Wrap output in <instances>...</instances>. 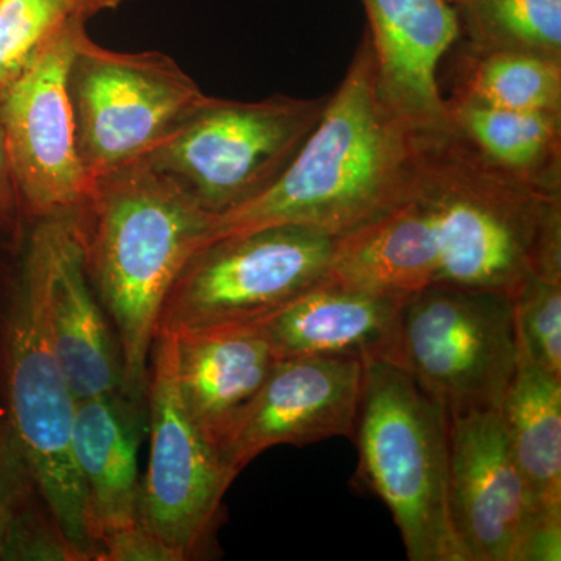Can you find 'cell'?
Segmentation results:
<instances>
[{
	"label": "cell",
	"mask_w": 561,
	"mask_h": 561,
	"mask_svg": "<svg viewBox=\"0 0 561 561\" xmlns=\"http://www.w3.org/2000/svg\"><path fill=\"white\" fill-rule=\"evenodd\" d=\"M415 169L416 128L383 99L365 35L286 171L256 197L217 214L208 243L284 225L341 238L405 201Z\"/></svg>",
	"instance_id": "cell-1"
},
{
	"label": "cell",
	"mask_w": 561,
	"mask_h": 561,
	"mask_svg": "<svg viewBox=\"0 0 561 561\" xmlns=\"http://www.w3.org/2000/svg\"><path fill=\"white\" fill-rule=\"evenodd\" d=\"M409 197L430 232L434 286L513 297L537 276L561 278V194L501 171L451 124L416 130Z\"/></svg>",
	"instance_id": "cell-2"
},
{
	"label": "cell",
	"mask_w": 561,
	"mask_h": 561,
	"mask_svg": "<svg viewBox=\"0 0 561 561\" xmlns=\"http://www.w3.org/2000/svg\"><path fill=\"white\" fill-rule=\"evenodd\" d=\"M76 217L92 287L119 343L124 393L147 401L162 305L192 254L208 243L216 214L139 161L92 181Z\"/></svg>",
	"instance_id": "cell-3"
},
{
	"label": "cell",
	"mask_w": 561,
	"mask_h": 561,
	"mask_svg": "<svg viewBox=\"0 0 561 561\" xmlns=\"http://www.w3.org/2000/svg\"><path fill=\"white\" fill-rule=\"evenodd\" d=\"M359 479L389 508L411 561H467L449 512V420L411 373L365 364Z\"/></svg>",
	"instance_id": "cell-4"
},
{
	"label": "cell",
	"mask_w": 561,
	"mask_h": 561,
	"mask_svg": "<svg viewBox=\"0 0 561 561\" xmlns=\"http://www.w3.org/2000/svg\"><path fill=\"white\" fill-rule=\"evenodd\" d=\"M328 101L330 94H276L257 102L206 95L142 161L179 181L217 216L256 197L286 171Z\"/></svg>",
	"instance_id": "cell-5"
},
{
	"label": "cell",
	"mask_w": 561,
	"mask_h": 561,
	"mask_svg": "<svg viewBox=\"0 0 561 561\" xmlns=\"http://www.w3.org/2000/svg\"><path fill=\"white\" fill-rule=\"evenodd\" d=\"M335 243L294 225L206 243L173 283L157 334L261 323L328 278Z\"/></svg>",
	"instance_id": "cell-6"
},
{
	"label": "cell",
	"mask_w": 561,
	"mask_h": 561,
	"mask_svg": "<svg viewBox=\"0 0 561 561\" xmlns=\"http://www.w3.org/2000/svg\"><path fill=\"white\" fill-rule=\"evenodd\" d=\"M68 84L91 181L142 161L206 98L169 55L111 50L90 38L87 25L73 41Z\"/></svg>",
	"instance_id": "cell-7"
},
{
	"label": "cell",
	"mask_w": 561,
	"mask_h": 561,
	"mask_svg": "<svg viewBox=\"0 0 561 561\" xmlns=\"http://www.w3.org/2000/svg\"><path fill=\"white\" fill-rule=\"evenodd\" d=\"M77 398L44 328L38 298L20 272L7 300L2 408L36 485L81 561H94L73 460Z\"/></svg>",
	"instance_id": "cell-8"
},
{
	"label": "cell",
	"mask_w": 561,
	"mask_h": 561,
	"mask_svg": "<svg viewBox=\"0 0 561 561\" xmlns=\"http://www.w3.org/2000/svg\"><path fill=\"white\" fill-rule=\"evenodd\" d=\"M402 365L448 416L500 411L519 362L512 297L431 286L405 302Z\"/></svg>",
	"instance_id": "cell-9"
},
{
	"label": "cell",
	"mask_w": 561,
	"mask_h": 561,
	"mask_svg": "<svg viewBox=\"0 0 561 561\" xmlns=\"http://www.w3.org/2000/svg\"><path fill=\"white\" fill-rule=\"evenodd\" d=\"M173 356V335L157 334L147 383L150 453L140 482L139 522L173 561L202 560L214 548L221 501L238 476L184 411Z\"/></svg>",
	"instance_id": "cell-10"
},
{
	"label": "cell",
	"mask_w": 561,
	"mask_h": 561,
	"mask_svg": "<svg viewBox=\"0 0 561 561\" xmlns=\"http://www.w3.org/2000/svg\"><path fill=\"white\" fill-rule=\"evenodd\" d=\"M87 20H76L31 69L0 91V121L24 216L33 220L77 216L92 181L77 147L69 95L73 41Z\"/></svg>",
	"instance_id": "cell-11"
},
{
	"label": "cell",
	"mask_w": 561,
	"mask_h": 561,
	"mask_svg": "<svg viewBox=\"0 0 561 561\" xmlns=\"http://www.w3.org/2000/svg\"><path fill=\"white\" fill-rule=\"evenodd\" d=\"M20 272L38 298L50 348L77 400L124 391L119 343L92 287L79 219L36 220Z\"/></svg>",
	"instance_id": "cell-12"
},
{
	"label": "cell",
	"mask_w": 561,
	"mask_h": 561,
	"mask_svg": "<svg viewBox=\"0 0 561 561\" xmlns=\"http://www.w3.org/2000/svg\"><path fill=\"white\" fill-rule=\"evenodd\" d=\"M364 362L330 357H286L236 424L221 448L232 474L279 445H311L354 437L359 413Z\"/></svg>",
	"instance_id": "cell-13"
},
{
	"label": "cell",
	"mask_w": 561,
	"mask_h": 561,
	"mask_svg": "<svg viewBox=\"0 0 561 561\" xmlns=\"http://www.w3.org/2000/svg\"><path fill=\"white\" fill-rule=\"evenodd\" d=\"M449 420V512L467 561H516L529 501L500 411Z\"/></svg>",
	"instance_id": "cell-14"
},
{
	"label": "cell",
	"mask_w": 561,
	"mask_h": 561,
	"mask_svg": "<svg viewBox=\"0 0 561 561\" xmlns=\"http://www.w3.org/2000/svg\"><path fill=\"white\" fill-rule=\"evenodd\" d=\"M411 295L327 278L261 321L279 359L330 357L402 365V316Z\"/></svg>",
	"instance_id": "cell-15"
},
{
	"label": "cell",
	"mask_w": 561,
	"mask_h": 561,
	"mask_svg": "<svg viewBox=\"0 0 561 561\" xmlns=\"http://www.w3.org/2000/svg\"><path fill=\"white\" fill-rule=\"evenodd\" d=\"M379 90L416 130L446 127L440 68L460 39L448 0H360Z\"/></svg>",
	"instance_id": "cell-16"
},
{
	"label": "cell",
	"mask_w": 561,
	"mask_h": 561,
	"mask_svg": "<svg viewBox=\"0 0 561 561\" xmlns=\"http://www.w3.org/2000/svg\"><path fill=\"white\" fill-rule=\"evenodd\" d=\"M172 335L181 404L203 438L220 454L271 376L278 354L257 323Z\"/></svg>",
	"instance_id": "cell-17"
},
{
	"label": "cell",
	"mask_w": 561,
	"mask_h": 561,
	"mask_svg": "<svg viewBox=\"0 0 561 561\" xmlns=\"http://www.w3.org/2000/svg\"><path fill=\"white\" fill-rule=\"evenodd\" d=\"M147 430V401L124 391L77 401L73 460L95 560L103 538L140 523L138 454Z\"/></svg>",
	"instance_id": "cell-18"
},
{
	"label": "cell",
	"mask_w": 561,
	"mask_h": 561,
	"mask_svg": "<svg viewBox=\"0 0 561 561\" xmlns=\"http://www.w3.org/2000/svg\"><path fill=\"white\" fill-rule=\"evenodd\" d=\"M500 415L526 486L530 523L561 513V379L519 359Z\"/></svg>",
	"instance_id": "cell-19"
},
{
	"label": "cell",
	"mask_w": 561,
	"mask_h": 561,
	"mask_svg": "<svg viewBox=\"0 0 561 561\" xmlns=\"http://www.w3.org/2000/svg\"><path fill=\"white\" fill-rule=\"evenodd\" d=\"M449 124L485 160L537 190L561 194V113L446 103Z\"/></svg>",
	"instance_id": "cell-20"
},
{
	"label": "cell",
	"mask_w": 561,
	"mask_h": 561,
	"mask_svg": "<svg viewBox=\"0 0 561 561\" xmlns=\"http://www.w3.org/2000/svg\"><path fill=\"white\" fill-rule=\"evenodd\" d=\"M446 57H451V66L445 103L561 113V60L557 58L486 49L460 39Z\"/></svg>",
	"instance_id": "cell-21"
},
{
	"label": "cell",
	"mask_w": 561,
	"mask_h": 561,
	"mask_svg": "<svg viewBox=\"0 0 561 561\" xmlns=\"http://www.w3.org/2000/svg\"><path fill=\"white\" fill-rule=\"evenodd\" d=\"M460 41L561 60V0H448Z\"/></svg>",
	"instance_id": "cell-22"
},
{
	"label": "cell",
	"mask_w": 561,
	"mask_h": 561,
	"mask_svg": "<svg viewBox=\"0 0 561 561\" xmlns=\"http://www.w3.org/2000/svg\"><path fill=\"white\" fill-rule=\"evenodd\" d=\"M106 10L105 0H0V91L31 69L66 25Z\"/></svg>",
	"instance_id": "cell-23"
},
{
	"label": "cell",
	"mask_w": 561,
	"mask_h": 561,
	"mask_svg": "<svg viewBox=\"0 0 561 561\" xmlns=\"http://www.w3.org/2000/svg\"><path fill=\"white\" fill-rule=\"evenodd\" d=\"M512 302L519 359L561 379V278H531Z\"/></svg>",
	"instance_id": "cell-24"
},
{
	"label": "cell",
	"mask_w": 561,
	"mask_h": 561,
	"mask_svg": "<svg viewBox=\"0 0 561 561\" xmlns=\"http://www.w3.org/2000/svg\"><path fill=\"white\" fill-rule=\"evenodd\" d=\"M43 501L5 412L0 408V561H5L7 549L22 519Z\"/></svg>",
	"instance_id": "cell-25"
},
{
	"label": "cell",
	"mask_w": 561,
	"mask_h": 561,
	"mask_svg": "<svg viewBox=\"0 0 561 561\" xmlns=\"http://www.w3.org/2000/svg\"><path fill=\"white\" fill-rule=\"evenodd\" d=\"M98 561H173L171 552L142 524L103 538Z\"/></svg>",
	"instance_id": "cell-26"
},
{
	"label": "cell",
	"mask_w": 561,
	"mask_h": 561,
	"mask_svg": "<svg viewBox=\"0 0 561 561\" xmlns=\"http://www.w3.org/2000/svg\"><path fill=\"white\" fill-rule=\"evenodd\" d=\"M561 513L540 516L527 527L516 561L561 560Z\"/></svg>",
	"instance_id": "cell-27"
},
{
	"label": "cell",
	"mask_w": 561,
	"mask_h": 561,
	"mask_svg": "<svg viewBox=\"0 0 561 561\" xmlns=\"http://www.w3.org/2000/svg\"><path fill=\"white\" fill-rule=\"evenodd\" d=\"M22 206L16 180L7 146L5 130L0 121V236L14 238L21 227Z\"/></svg>",
	"instance_id": "cell-28"
},
{
	"label": "cell",
	"mask_w": 561,
	"mask_h": 561,
	"mask_svg": "<svg viewBox=\"0 0 561 561\" xmlns=\"http://www.w3.org/2000/svg\"><path fill=\"white\" fill-rule=\"evenodd\" d=\"M7 301L0 294V408H2L3 339H5Z\"/></svg>",
	"instance_id": "cell-29"
},
{
	"label": "cell",
	"mask_w": 561,
	"mask_h": 561,
	"mask_svg": "<svg viewBox=\"0 0 561 561\" xmlns=\"http://www.w3.org/2000/svg\"><path fill=\"white\" fill-rule=\"evenodd\" d=\"M105 2L108 3L111 10H114L121 7L122 3L130 2V0H105Z\"/></svg>",
	"instance_id": "cell-30"
}]
</instances>
